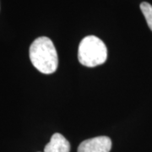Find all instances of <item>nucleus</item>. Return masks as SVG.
Here are the masks:
<instances>
[{"label":"nucleus","mask_w":152,"mask_h":152,"mask_svg":"<svg viewBox=\"0 0 152 152\" xmlns=\"http://www.w3.org/2000/svg\"><path fill=\"white\" fill-rule=\"evenodd\" d=\"M29 55L33 66L41 73L50 75L57 70L58 58L50 38L47 37L37 38L30 47Z\"/></svg>","instance_id":"f257e3e1"},{"label":"nucleus","mask_w":152,"mask_h":152,"mask_svg":"<svg viewBox=\"0 0 152 152\" xmlns=\"http://www.w3.org/2000/svg\"><path fill=\"white\" fill-rule=\"evenodd\" d=\"M78 58L82 65L93 68L101 65L107 58V49L103 42L95 36H88L80 43Z\"/></svg>","instance_id":"f03ea898"},{"label":"nucleus","mask_w":152,"mask_h":152,"mask_svg":"<svg viewBox=\"0 0 152 152\" xmlns=\"http://www.w3.org/2000/svg\"><path fill=\"white\" fill-rule=\"evenodd\" d=\"M112 140L107 136H98L83 141L79 145L78 152H110Z\"/></svg>","instance_id":"7ed1b4c3"},{"label":"nucleus","mask_w":152,"mask_h":152,"mask_svg":"<svg viewBox=\"0 0 152 152\" xmlns=\"http://www.w3.org/2000/svg\"><path fill=\"white\" fill-rule=\"evenodd\" d=\"M70 145L61 134L56 133L52 136L49 143L45 146L44 152H69Z\"/></svg>","instance_id":"20e7f679"},{"label":"nucleus","mask_w":152,"mask_h":152,"mask_svg":"<svg viewBox=\"0 0 152 152\" xmlns=\"http://www.w3.org/2000/svg\"><path fill=\"white\" fill-rule=\"evenodd\" d=\"M140 10L146 20L148 26L152 31V5L147 2H143L140 4Z\"/></svg>","instance_id":"39448f33"}]
</instances>
